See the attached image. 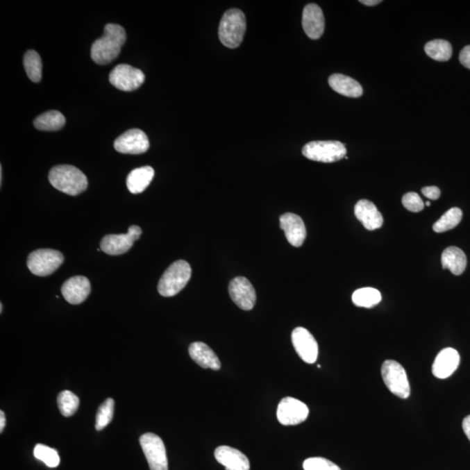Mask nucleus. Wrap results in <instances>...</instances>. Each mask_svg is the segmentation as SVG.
Segmentation results:
<instances>
[{"label": "nucleus", "instance_id": "8", "mask_svg": "<svg viewBox=\"0 0 470 470\" xmlns=\"http://www.w3.org/2000/svg\"><path fill=\"white\" fill-rule=\"evenodd\" d=\"M140 444L151 470H168L166 447L160 437L146 433L140 437Z\"/></svg>", "mask_w": 470, "mask_h": 470}, {"label": "nucleus", "instance_id": "31", "mask_svg": "<svg viewBox=\"0 0 470 470\" xmlns=\"http://www.w3.org/2000/svg\"><path fill=\"white\" fill-rule=\"evenodd\" d=\"M115 413V401L108 398L101 406H99L97 414H96L95 428L101 431L111 423Z\"/></svg>", "mask_w": 470, "mask_h": 470}, {"label": "nucleus", "instance_id": "34", "mask_svg": "<svg viewBox=\"0 0 470 470\" xmlns=\"http://www.w3.org/2000/svg\"><path fill=\"white\" fill-rule=\"evenodd\" d=\"M403 204L405 208L408 211L413 212H418L423 210L424 208V203L419 195L417 193H408L403 197Z\"/></svg>", "mask_w": 470, "mask_h": 470}, {"label": "nucleus", "instance_id": "10", "mask_svg": "<svg viewBox=\"0 0 470 470\" xmlns=\"http://www.w3.org/2000/svg\"><path fill=\"white\" fill-rule=\"evenodd\" d=\"M142 230L138 226H131L125 235H108L102 239L101 248L110 255H121L129 251L137 240L142 235Z\"/></svg>", "mask_w": 470, "mask_h": 470}, {"label": "nucleus", "instance_id": "18", "mask_svg": "<svg viewBox=\"0 0 470 470\" xmlns=\"http://www.w3.org/2000/svg\"><path fill=\"white\" fill-rule=\"evenodd\" d=\"M458 350L452 348L442 349L435 358L432 372L439 379H446L454 374L460 364Z\"/></svg>", "mask_w": 470, "mask_h": 470}, {"label": "nucleus", "instance_id": "28", "mask_svg": "<svg viewBox=\"0 0 470 470\" xmlns=\"http://www.w3.org/2000/svg\"><path fill=\"white\" fill-rule=\"evenodd\" d=\"M24 67L27 76L33 82H40L42 78V61L36 51H27L24 56Z\"/></svg>", "mask_w": 470, "mask_h": 470}, {"label": "nucleus", "instance_id": "6", "mask_svg": "<svg viewBox=\"0 0 470 470\" xmlns=\"http://www.w3.org/2000/svg\"><path fill=\"white\" fill-rule=\"evenodd\" d=\"M64 262V255L53 249H39L30 253L27 267L37 276H48L56 271Z\"/></svg>", "mask_w": 470, "mask_h": 470}, {"label": "nucleus", "instance_id": "41", "mask_svg": "<svg viewBox=\"0 0 470 470\" xmlns=\"http://www.w3.org/2000/svg\"><path fill=\"white\" fill-rule=\"evenodd\" d=\"M3 312V304L0 303V313H2Z\"/></svg>", "mask_w": 470, "mask_h": 470}, {"label": "nucleus", "instance_id": "33", "mask_svg": "<svg viewBox=\"0 0 470 470\" xmlns=\"http://www.w3.org/2000/svg\"><path fill=\"white\" fill-rule=\"evenodd\" d=\"M304 470H342L334 462L322 458H308L303 462Z\"/></svg>", "mask_w": 470, "mask_h": 470}, {"label": "nucleus", "instance_id": "38", "mask_svg": "<svg viewBox=\"0 0 470 470\" xmlns=\"http://www.w3.org/2000/svg\"><path fill=\"white\" fill-rule=\"evenodd\" d=\"M360 3L365 6H374L380 4L382 1L380 0H361Z\"/></svg>", "mask_w": 470, "mask_h": 470}, {"label": "nucleus", "instance_id": "2", "mask_svg": "<svg viewBox=\"0 0 470 470\" xmlns=\"http://www.w3.org/2000/svg\"><path fill=\"white\" fill-rule=\"evenodd\" d=\"M48 178L51 186L73 196L83 193L88 187L87 176L71 165H60L51 168Z\"/></svg>", "mask_w": 470, "mask_h": 470}, {"label": "nucleus", "instance_id": "14", "mask_svg": "<svg viewBox=\"0 0 470 470\" xmlns=\"http://www.w3.org/2000/svg\"><path fill=\"white\" fill-rule=\"evenodd\" d=\"M149 147L150 143L146 133L137 128L128 130L115 142V150L126 154L144 153Z\"/></svg>", "mask_w": 470, "mask_h": 470}, {"label": "nucleus", "instance_id": "7", "mask_svg": "<svg viewBox=\"0 0 470 470\" xmlns=\"http://www.w3.org/2000/svg\"><path fill=\"white\" fill-rule=\"evenodd\" d=\"M382 376L384 383L390 392L396 396L407 399L410 394V385L407 373L399 362L387 360L382 367Z\"/></svg>", "mask_w": 470, "mask_h": 470}, {"label": "nucleus", "instance_id": "17", "mask_svg": "<svg viewBox=\"0 0 470 470\" xmlns=\"http://www.w3.org/2000/svg\"><path fill=\"white\" fill-rule=\"evenodd\" d=\"M303 27L305 33L312 40H318L325 29V18L320 6L308 4L305 6L303 13Z\"/></svg>", "mask_w": 470, "mask_h": 470}, {"label": "nucleus", "instance_id": "21", "mask_svg": "<svg viewBox=\"0 0 470 470\" xmlns=\"http://www.w3.org/2000/svg\"><path fill=\"white\" fill-rule=\"evenodd\" d=\"M190 358L203 369H221V363L218 356L209 346L203 342H194L190 346Z\"/></svg>", "mask_w": 470, "mask_h": 470}, {"label": "nucleus", "instance_id": "4", "mask_svg": "<svg viewBox=\"0 0 470 470\" xmlns=\"http://www.w3.org/2000/svg\"><path fill=\"white\" fill-rule=\"evenodd\" d=\"M191 276L190 264L185 260H177L165 271L158 285V291L164 297L176 296L187 286Z\"/></svg>", "mask_w": 470, "mask_h": 470}, {"label": "nucleus", "instance_id": "35", "mask_svg": "<svg viewBox=\"0 0 470 470\" xmlns=\"http://www.w3.org/2000/svg\"><path fill=\"white\" fill-rule=\"evenodd\" d=\"M423 194L425 197L430 199V200H437L441 195V191L437 187H426L423 188Z\"/></svg>", "mask_w": 470, "mask_h": 470}, {"label": "nucleus", "instance_id": "36", "mask_svg": "<svg viewBox=\"0 0 470 470\" xmlns=\"http://www.w3.org/2000/svg\"><path fill=\"white\" fill-rule=\"evenodd\" d=\"M459 60L463 67L470 69V46L463 48L461 53H460Z\"/></svg>", "mask_w": 470, "mask_h": 470}, {"label": "nucleus", "instance_id": "27", "mask_svg": "<svg viewBox=\"0 0 470 470\" xmlns=\"http://www.w3.org/2000/svg\"><path fill=\"white\" fill-rule=\"evenodd\" d=\"M425 51L428 57L437 61H448L451 58V44L444 40H435L425 44Z\"/></svg>", "mask_w": 470, "mask_h": 470}, {"label": "nucleus", "instance_id": "15", "mask_svg": "<svg viewBox=\"0 0 470 470\" xmlns=\"http://www.w3.org/2000/svg\"><path fill=\"white\" fill-rule=\"evenodd\" d=\"M280 228L283 230L287 242L299 248L307 237V230L303 219L299 215L287 212L280 217Z\"/></svg>", "mask_w": 470, "mask_h": 470}, {"label": "nucleus", "instance_id": "30", "mask_svg": "<svg viewBox=\"0 0 470 470\" xmlns=\"http://www.w3.org/2000/svg\"><path fill=\"white\" fill-rule=\"evenodd\" d=\"M80 406V399L71 391H63L58 396V407L64 417L74 416Z\"/></svg>", "mask_w": 470, "mask_h": 470}, {"label": "nucleus", "instance_id": "22", "mask_svg": "<svg viewBox=\"0 0 470 470\" xmlns=\"http://www.w3.org/2000/svg\"><path fill=\"white\" fill-rule=\"evenodd\" d=\"M328 84L333 90L346 97L358 98L363 94V89L359 82L354 78L341 74L331 75Z\"/></svg>", "mask_w": 470, "mask_h": 470}, {"label": "nucleus", "instance_id": "39", "mask_svg": "<svg viewBox=\"0 0 470 470\" xmlns=\"http://www.w3.org/2000/svg\"><path fill=\"white\" fill-rule=\"evenodd\" d=\"M6 426V416L5 413L3 411H0V432L4 430Z\"/></svg>", "mask_w": 470, "mask_h": 470}, {"label": "nucleus", "instance_id": "11", "mask_svg": "<svg viewBox=\"0 0 470 470\" xmlns=\"http://www.w3.org/2000/svg\"><path fill=\"white\" fill-rule=\"evenodd\" d=\"M306 404L293 397H285L280 401L277 408L278 421L285 426L303 423L308 417Z\"/></svg>", "mask_w": 470, "mask_h": 470}, {"label": "nucleus", "instance_id": "37", "mask_svg": "<svg viewBox=\"0 0 470 470\" xmlns=\"http://www.w3.org/2000/svg\"><path fill=\"white\" fill-rule=\"evenodd\" d=\"M462 428L464 431L467 437L469 438L470 441V416H468L464 418V420L462 421Z\"/></svg>", "mask_w": 470, "mask_h": 470}, {"label": "nucleus", "instance_id": "12", "mask_svg": "<svg viewBox=\"0 0 470 470\" xmlns=\"http://www.w3.org/2000/svg\"><path fill=\"white\" fill-rule=\"evenodd\" d=\"M230 297L242 310H253L256 303V293L253 285L245 277L239 276L230 281Z\"/></svg>", "mask_w": 470, "mask_h": 470}, {"label": "nucleus", "instance_id": "9", "mask_svg": "<svg viewBox=\"0 0 470 470\" xmlns=\"http://www.w3.org/2000/svg\"><path fill=\"white\" fill-rule=\"evenodd\" d=\"M110 83L117 89L132 92L138 89L145 81V74L138 68L129 65H118L109 75Z\"/></svg>", "mask_w": 470, "mask_h": 470}, {"label": "nucleus", "instance_id": "40", "mask_svg": "<svg viewBox=\"0 0 470 470\" xmlns=\"http://www.w3.org/2000/svg\"><path fill=\"white\" fill-rule=\"evenodd\" d=\"M2 181H3V170H2V166L0 167V181H1V185H2Z\"/></svg>", "mask_w": 470, "mask_h": 470}, {"label": "nucleus", "instance_id": "42", "mask_svg": "<svg viewBox=\"0 0 470 470\" xmlns=\"http://www.w3.org/2000/svg\"><path fill=\"white\" fill-rule=\"evenodd\" d=\"M426 205H428V207H430V201H427V202H426Z\"/></svg>", "mask_w": 470, "mask_h": 470}, {"label": "nucleus", "instance_id": "1", "mask_svg": "<svg viewBox=\"0 0 470 470\" xmlns=\"http://www.w3.org/2000/svg\"><path fill=\"white\" fill-rule=\"evenodd\" d=\"M126 40V31L121 26L108 24L105 26L104 35L96 40L92 46V60L101 66L111 63L121 53Z\"/></svg>", "mask_w": 470, "mask_h": 470}, {"label": "nucleus", "instance_id": "3", "mask_svg": "<svg viewBox=\"0 0 470 470\" xmlns=\"http://www.w3.org/2000/svg\"><path fill=\"white\" fill-rule=\"evenodd\" d=\"M246 29L244 13L239 9H230L223 15L219 26V37L226 47H238L243 41Z\"/></svg>", "mask_w": 470, "mask_h": 470}, {"label": "nucleus", "instance_id": "23", "mask_svg": "<svg viewBox=\"0 0 470 470\" xmlns=\"http://www.w3.org/2000/svg\"><path fill=\"white\" fill-rule=\"evenodd\" d=\"M154 177V170L149 166L136 168L128 174L126 179L130 193L133 194H140L146 190Z\"/></svg>", "mask_w": 470, "mask_h": 470}, {"label": "nucleus", "instance_id": "32", "mask_svg": "<svg viewBox=\"0 0 470 470\" xmlns=\"http://www.w3.org/2000/svg\"><path fill=\"white\" fill-rule=\"evenodd\" d=\"M33 455L49 468H56L60 465V458L58 451L47 445L37 444L34 448Z\"/></svg>", "mask_w": 470, "mask_h": 470}, {"label": "nucleus", "instance_id": "26", "mask_svg": "<svg viewBox=\"0 0 470 470\" xmlns=\"http://www.w3.org/2000/svg\"><path fill=\"white\" fill-rule=\"evenodd\" d=\"M352 301L355 306L370 308L380 303L382 301V294L376 288H360L353 294Z\"/></svg>", "mask_w": 470, "mask_h": 470}, {"label": "nucleus", "instance_id": "24", "mask_svg": "<svg viewBox=\"0 0 470 470\" xmlns=\"http://www.w3.org/2000/svg\"><path fill=\"white\" fill-rule=\"evenodd\" d=\"M442 265L444 269L451 270L455 276H461L467 267V257L462 249L449 246L442 255Z\"/></svg>", "mask_w": 470, "mask_h": 470}, {"label": "nucleus", "instance_id": "29", "mask_svg": "<svg viewBox=\"0 0 470 470\" xmlns=\"http://www.w3.org/2000/svg\"><path fill=\"white\" fill-rule=\"evenodd\" d=\"M462 212L458 208H453L446 212L433 226L435 232L444 233L455 228L461 222Z\"/></svg>", "mask_w": 470, "mask_h": 470}, {"label": "nucleus", "instance_id": "16", "mask_svg": "<svg viewBox=\"0 0 470 470\" xmlns=\"http://www.w3.org/2000/svg\"><path fill=\"white\" fill-rule=\"evenodd\" d=\"M91 292L90 281L85 276H74L67 280L61 287L65 300L73 305L83 303Z\"/></svg>", "mask_w": 470, "mask_h": 470}, {"label": "nucleus", "instance_id": "19", "mask_svg": "<svg viewBox=\"0 0 470 470\" xmlns=\"http://www.w3.org/2000/svg\"><path fill=\"white\" fill-rule=\"evenodd\" d=\"M215 455L219 463L226 470H249L250 462L246 456L238 449L221 446L215 449Z\"/></svg>", "mask_w": 470, "mask_h": 470}, {"label": "nucleus", "instance_id": "20", "mask_svg": "<svg viewBox=\"0 0 470 470\" xmlns=\"http://www.w3.org/2000/svg\"><path fill=\"white\" fill-rule=\"evenodd\" d=\"M355 215L359 221L362 223L366 229L373 230L382 228L383 217L382 214L373 202L368 200H361L356 203Z\"/></svg>", "mask_w": 470, "mask_h": 470}, {"label": "nucleus", "instance_id": "25", "mask_svg": "<svg viewBox=\"0 0 470 470\" xmlns=\"http://www.w3.org/2000/svg\"><path fill=\"white\" fill-rule=\"evenodd\" d=\"M33 124L40 131H58L66 124V118L62 113L53 110L37 116Z\"/></svg>", "mask_w": 470, "mask_h": 470}, {"label": "nucleus", "instance_id": "13", "mask_svg": "<svg viewBox=\"0 0 470 470\" xmlns=\"http://www.w3.org/2000/svg\"><path fill=\"white\" fill-rule=\"evenodd\" d=\"M292 342L298 355L308 364L317 362L318 358V343L308 329L296 328L292 333Z\"/></svg>", "mask_w": 470, "mask_h": 470}, {"label": "nucleus", "instance_id": "5", "mask_svg": "<svg viewBox=\"0 0 470 470\" xmlns=\"http://www.w3.org/2000/svg\"><path fill=\"white\" fill-rule=\"evenodd\" d=\"M303 154L308 160L318 162L333 163L345 158L346 149L344 144L335 140H319L305 145Z\"/></svg>", "mask_w": 470, "mask_h": 470}]
</instances>
